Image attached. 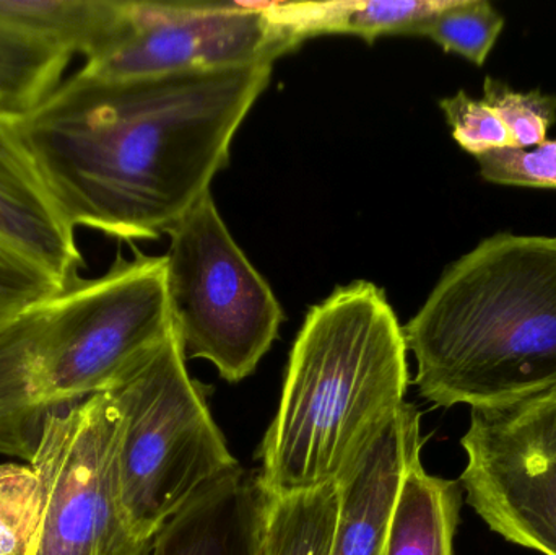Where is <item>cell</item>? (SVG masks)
I'll use <instances>...</instances> for the list:
<instances>
[{"instance_id": "cell-1", "label": "cell", "mask_w": 556, "mask_h": 555, "mask_svg": "<svg viewBox=\"0 0 556 555\" xmlns=\"http://www.w3.org/2000/svg\"><path fill=\"white\" fill-rule=\"evenodd\" d=\"M273 67L121 80L77 72L20 116V127L75 230L156 240L211 192Z\"/></svg>"}, {"instance_id": "cell-2", "label": "cell", "mask_w": 556, "mask_h": 555, "mask_svg": "<svg viewBox=\"0 0 556 555\" xmlns=\"http://www.w3.org/2000/svg\"><path fill=\"white\" fill-rule=\"evenodd\" d=\"M437 407H498L556 390V237L498 234L447 267L402 326Z\"/></svg>"}, {"instance_id": "cell-3", "label": "cell", "mask_w": 556, "mask_h": 555, "mask_svg": "<svg viewBox=\"0 0 556 555\" xmlns=\"http://www.w3.org/2000/svg\"><path fill=\"white\" fill-rule=\"evenodd\" d=\"M407 352L404 329L376 283L337 287L314 305L257 452L263 491L288 494L339 482L407 403Z\"/></svg>"}, {"instance_id": "cell-4", "label": "cell", "mask_w": 556, "mask_h": 555, "mask_svg": "<svg viewBox=\"0 0 556 555\" xmlns=\"http://www.w3.org/2000/svg\"><path fill=\"white\" fill-rule=\"evenodd\" d=\"M175 331L166 256L117 254L0 328V455L31 465L49 420L110 391Z\"/></svg>"}, {"instance_id": "cell-5", "label": "cell", "mask_w": 556, "mask_h": 555, "mask_svg": "<svg viewBox=\"0 0 556 555\" xmlns=\"http://www.w3.org/2000/svg\"><path fill=\"white\" fill-rule=\"evenodd\" d=\"M108 393L121 414L124 510L132 530L153 541L202 488L240 465L204 387L189 375L176 328Z\"/></svg>"}, {"instance_id": "cell-6", "label": "cell", "mask_w": 556, "mask_h": 555, "mask_svg": "<svg viewBox=\"0 0 556 555\" xmlns=\"http://www.w3.org/2000/svg\"><path fill=\"white\" fill-rule=\"evenodd\" d=\"M173 323L188 358H204L230 383L256 371L278 338L283 310L225 225L212 191L168 234Z\"/></svg>"}, {"instance_id": "cell-7", "label": "cell", "mask_w": 556, "mask_h": 555, "mask_svg": "<svg viewBox=\"0 0 556 555\" xmlns=\"http://www.w3.org/2000/svg\"><path fill=\"white\" fill-rule=\"evenodd\" d=\"M298 48L267 3L111 0L81 74L104 80L274 64Z\"/></svg>"}, {"instance_id": "cell-8", "label": "cell", "mask_w": 556, "mask_h": 555, "mask_svg": "<svg viewBox=\"0 0 556 555\" xmlns=\"http://www.w3.org/2000/svg\"><path fill=\"white\" fill-rule=\"evenodd\" d=\"M121 414L110 393L46 426L31 468L42 491L33 555H149L119 484Z\"/></svg>"}, {"instance_id": "cell-9", "label": "cell", "mask_w": 556, "mask_h": 555, "mask_svg": "<svg viewBox=\"0 0 556 555\" xmlns=\"http://www.w3.org/2000/svg\"><path fill=\"white\" fill-rule=\"evenodd\" d=\"M460 488L493 533L556 555V390L476 407L460 440Z\"/></svg>"}, {"instance_id": "cell-10", "label": "cell", "mask_w": 556, "mask_h": 555, "mask_svg": "<svg viewBox=\"0 0 556 555\" xmlns=\"http://www.w3.org/2000/svg\"><path fill=\"white\" fill-rule=\"evenodd\" d=\"M110 0H0V98L16 116L59 85L68 62L87 55Z\"/></svg>"}, {"instance_id": "cell-11", "label": "cell", "mask_w": 556, "mask_h": 555, "mask_svg": "<svg viewBox=\"0 0 556 555\" xmlns=\"http://www.w3.org/2000/svg\"><path fill=\"white\" fill-rule=\"evenodd\" d=\"M420 411L405 403L337 484L340 512L330 555H386L402 482L420 462Z\"/></svg>"}, {"instance_id": "cell-12", "label": "cell", "mask_w": 556, "mask_h": 555, "mask_svg": "<svg viewBox=\"0 0 556 555\" xmlns=\"http://www.w3.org/2000/svg\"><path fill=\"white\" fill-rule=\"evenodd\" d=\"M75 231L26 146L20 116L0 113V238L67 286L84 266Z\"/></svg>"}, {"instance_id": "cell-13", "label": "cell", "mask_w": 556, "mask_h": 555, "mask_svg": "<svg viewBox=\"0 0 556 555\" xmlns=\"http://www.w3.org/2000/svg\"><path fill=\"white\" fill-rule=\"evenodd\" d=\"M263 507L257 471L238 466L202 488L156 533L149 555H260Z\"/></svg>"}, {"instance_id": "cell-14", "label": "cell", "mask_w": 556, "mask_h": 555, "mask_svg": "<svg viewBox=\"0 0 556 555\" xmlns=\"http://www.w3.org/2000/svg\"><path fill=\"white\" fill-rule=\"evenodd\" d=\"M453 0L402 2H296L267 3L270 20L298 46L326 33H346L372 42L379 36H424L438 13Z\"/></svg>"}, {"instance_id": "cell-15", "label": "cell", "mask_w": 556, "mask_h": 555, "mask_svg": "<svg viewBox=\"0 0 556 555\" xmlns=\"http://www.w3.org/2000/svg\"><path fill=\"white\" fill-rule=\"evenodd\" d=\"M463 492L459 481L428 475L421 459L415 463L399 491L386 555H454Z\"/></svg>"}, {"instance_id": "cell-16", "label": "cell", "mask_w": 556, "mask_h": 555, "mask_svg": "<svg viewBox=\"0 0 556 555\" xmlns=\"http://www.w3.org/2000/svg\"><path fill=\"white\" fill-rule=\"evenodd\" d=\"M340 512L337 482L288 492H264L260 555H330Z\"/></svg>"}, {"instance_id": "cell-17", "label": "cell", "mask_w": 556, "mask_h": 555, "mask_svg": "<svg viewBox=\"0 0 556 555\" xmlns=\"http://www.w3.org/2000/svg\"><path fill=\"white\" fill-rule=\"evenodd\" d=\"M503 28L505 18L486 0H453L446 10L431 20L424 36L444 51L482 65Z\"/></svg>"}, {"instance_id": "cell-18", "label": "cell", "mask_w": 556, "mask_h": 555, "mask_svg": "<svg viewBox=\"0 0 556 555\" xmlns=\"http://www.w3.org/2000/svg\"><path fill=\"white\" fill-rule=\"evenodd\" d=\"M42 491L31 466L0 465V555H33Z\"/></svg>"}, {"instance_id": "cell-19", "label": "cell", "mask_w": 556, "mask_h": 555, "mask_svg": "<svg viewBox=\"0 0 556 555\" xmlns=\"http://www.w3.org/2000/svg\"><path fill=\"white\" fill-rule=\"evenodd\" d=\"M483 101L498 114L511 137V149L541 146L556 123V94L518 91L498 78L486 77Z\"/></svg>"}, {"instance_id": "cell-20", "label": "cell", "mask_w": 556, "mask_h": 555, "mask_svg": "<svg viewBox=\"0 0 556 555\" xmlns=\"http://www.w3.org/2000/svg\"><path fill=\"white\" fill-rule=\"evenodd\" d=\"M62 287L48 270L0 238V328Z\"/></svg>"}, {"instance_id": "cell-21", "label": "cell", "mask_w": 556, "mask_h": 555, "mask_svg": "<svg viewBox=\"0 0 556 555\" xmlns=\"http://www.w3.org/2000/svg\"><path fill=\"white\" fill-rule=\"evenodd\" d=\"M440 108L454 140L476 159L493 150L511 149L508 129L485 101L473 100L466 91H459L441 100Z\"/></svg>"}, {"instance_id": "cell-22", "label": "cell", "mask_w": 556, "mask_h": 555, "mask_svg": "<svg viewBox=\"0 0 556 555\" xmlns=\"http://www.w3.org/2000/svg\"><path fill=\"white\" fill-rule=\"evenodd\" d=\"M477 162L485 181L556 189V140H545L532 150H493L477 156Z\"/></svg>"}, {"instance_id": "cell-23", "label": "cell", "mask_w": 556, "mask_h": 555, "mask_svg": "<svg viewBox=\"0 0 556 555\" xmlns=\"http://www.w3.org/2000/svg\"><path fill=\"white\" fill-rule=\"evenodd\" d=\"M0 113H10V111L7 110L5 103H3L2 98H0Z\"/></svg>"}]
</instances>
